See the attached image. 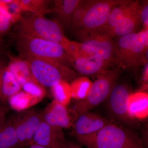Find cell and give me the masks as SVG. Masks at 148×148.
Masks as SVG:
<instances>
[{
	"mask_svg": "<svg viewBox=\"0 0 148 148\" xmlns=\"http://www.w3.org/2000/svg\"><path fill=\"white\" fill-rule=\"evenodd\" d=\"M19 10L33 14L43 15L53 12L49 8L51 1L47 0H16Z\"/></svg>",
	"mask_w": 148,
	"mask_h": 148,
	"instance_id": "19",
	"label": "cell"
},
{
	"mask_svg": "<svg viewBox=\"0 0 148 148\" xmlns=\"http://www.w3.org/2000/svg\"><path fill=\"white\" fill-rule=\"evenodd\" d=\"M10 119L21 145L25 147L33 144L36 131L43 120L41 114L30 110L14 115Z\"/></svg>",
	"mask_w": 148,
	"mask_h": 148,
	"instance_id": "7",
	"label": "cell"
},
{
	"mask_svg": "<svg viewBox=\"0 0 148 148\" xmlns=\"http://www.w3.org/2000/svg\"><path fill=\"white\" fill-rule=\"evenodd\" d=\"M25 148L24 147H22V148Z\"/></svg>",
	"mask_w": 148,
	"mask_h": 148,
	"instance_id": "34",
	"label": "cell"
},
{
	"mask_svg": "<svg viewBox=\"0 0 148 148\" xmlns=\"http://www.w3.org/2000/svg\"><path fill=\"white\" fill-rule=\"evenodd\" d=\"M142 5L138 2L135 7L121 23L108 33L106 36L113 38L136 33L142 24L141 18Z\"/></svg>",
	"mask_w": 148,
	"mask_h": 148,
	"instance_id": "14",
	"label": "cell"
},
{
	"mask_svg": "<svg viewBox=\"0 0 148 148\" xmlns=\"http://www.w3.org/2000/svg\"><path fill=\"white\" fill-rule=\"evenodd\" d=\"M55 148H65V147H64V146H60V147H57Z\"/></svg>",
	"mask_w": 148,
	"mask_h": 148,
	"instance_id": "32",
	"label": "cell"
},
{
	"mask_svg": "<svg viewBox=\"0 0 148 148\" xmlns=\"http://www.w3.org/2000/svg\"><path fill=\"white\" fill-rule=\"evenodd\" d=\"M81 0H55L52 10L61 19L65 27L71 26L72 16Z\"/></svg>",
	"mask_w": 148,
	"mask_h": 148,
	"instance_id": "17",
	"label": "cell"
},
{
	"mask_svg": "<svg viewBox=\"0 0 148 148\" xmlns=\"http://www.w3.org/2000/svg\"><path fill=\"white\" fill-rule=\"evenodd\" d=\"M92 83L88 78L81 77L76 78L71 85L73 98L82 100L87 96Z\"/></svg>",
	"mask_w": 148,
	"mask_h": 148,
	"instance_id": "22",
	"label": "cell"
},
{
	"mask_svg": "<svg viewBox=\"0 0 148 148\" xmlns=\"http://www.w3.org/2000/svg\"><path fill=\"white\" fill-rule=\"evenodd\" d=\"M43 120L53 127L61 128H69L71 125V121L65 106L55 101L42 114Z\"/></svg>",
	"mask_w": 148,
	"mask_h": 148,
	"instance_id": "15",
	"label": "cell"
},
{
	"mask_svg": "<svg viewBox=\"0 0 148 148\" xmlns=\"http://www.w3.org/2000/svg\"><path fill=\"white\" fill-rule=\"evenodd\" d=\"M25 91L33 95H40L42 92L40 87L34 82L26 83L23 85Z\"/></svg>",
	"mask_w": 148,
	"mask_h": 148,
	"instance_id": "26",
	"label": "cell"
},
{
	"mask_svg": "<svg viewBox=\"0 0 148 148\" xmlns=\"http://www.w3.org/2000/svg\"><path fill=\"white\" fill-rule=\"evenodd\" d=\"M76 137L88 148H145L137 135L111 123L95 133Z\"/></svg>",
	"mask_w": 148,
	"mask_h": 148,
	"instance_id": "2",
	"label": "cell"
},
{
	"mask_svg": "<svg viewBox=\"0 0 148 148\" xmlns=\"http://www.w3.org/2000/svg\"><path fill=\"white\" fill-rule=\"evenodd\" d=\"M148 63L145 64L144 70H143V80L144 81V82L145 83H147L148 82Z\"/></svg>",
	"mask_w": 148,
	"mask_h": 148,
	"instance_id": "30",
	"label": "cell"
},
{
	"mask_svg": "<svg viewBox=\"0 0 148 148\" xmlns=\"http://www.w3.org/2000/svg\"><path fill=\"white\" fill-rule=\"evenodd\" d=\"M72 148H80L79 147H73Z\"/></svg>",
	"mask_w": 148,
	"mask_h": 148,
	"instance_id": "33",
	"label": "cell"
},
{
	"mask_svg": "<svg viewBox=\"0 0 148 148\" xmlns=\"http://www.w3.org/2000/svg\"><path fill=\"white\" fill-rule=\"evenodd\" d=\"M4 69L5 67H4L2 62L0 60V106L8 107L6 99L3 95L2 90V81Z\"/></svg>",
	"mask_w": 148,
	"mask_h": 148,
	"instance_id": "28",
	"label": "cell"
},
{
	"mask_svg": "<svg viewBox=\"0 0 148 148\" xmlns=\"http://www.w3.org/2000/svg\"><path fill=\"white\" fill-rule=\"evenodd\" d=\"M92 1V0L81 1L72 16L70 27L73 32H77L82 29L84 18Z\"/></svg>",
	"mask_w": 148,
	"mask_h": 148,
	"instance_id": "23",
	"label": "cell"
},
{
	"mask_svg": "<svg viewBox=\"0 0 148 148\" xmlns=\"http://www.w3.org/2000/svg\"><path fill=\"white\" fill-rule=\"evenodd\" d=\"M148 30L143 29L137 33L134 42L130 47L125 60L121 67L123 68H135L144 64L148 52Z\"/></svg>",
	"mask_w": 148,
	"mask_h": 148,
	"instance_id": "10",
	"label": "cell"
},
{
	"mask_svg": "<svg viewBox=\"0 0 148 148\" xmlns=\"http://www.w3.org/2000/svg\"><path fill=\"white\" fill-rule=\"evenodd\" d=\"M14 38L16 49L23 58L56 61L67 67L71 65L64 47L59 44L16 34Z\"/></svg>",
	"mask_w": 148,
	"mask_h": 148,
	"instance_id": "3",
	"label": "cell"
},
{
	"mask_svg": "<svg viewBox=\"0 0 148 148\" xmlns=\"http://www.w3.org/2000/svg\"><path fill=\"white\" fill-rule=\"evenodd\" d=\"M34 143L47 148H55L64 145L62 129L53 127L42 120L34 136Z\"/></svg>",
	"mask_w": 148,
	"mask_h": 148,
	"instance_id": "12",
	"label": "cell"
},
{
	"mask_svg": "<svg viewBox=\"0 0 148 148\" xmlns=\"http://www.w3.org/2000/svg\"><path fill=\"white\" fill-rule=\"evenodd\" d=\"M141 18L143 29L148 30V2H145L142 5L141 11Z\"/></svg>",
	"mask_w": 148,
	"mask_h": 148,
	"instance_id": "27",
	"label": "cell"
},
{
	"mask_svg": "<svg viewBox=\"0 0 148 148\" xmlns=\"http://www.w3.org/2000/svg\"><path fill=\"white\" fill-rule=\"evenodd\" d=\"M12 18L4 3L0 1V32H6L12 23Z\"/></svg>",
	"mask_w": 148,
	"mask_h": 148,
	"instance_id": "25",
	"label": "cell"
},
{
	"mask_svg": "<svg viewBox=\"0 0 148 148\" xmlns=\"http://www.w3.org/2000/svg\"><path fill=\"white\" fill-rule=\"evenodd\" d=\"M29 148H47L44 146L40 145H37L36 143H33L31 145Z\"/></svg>",
	"mask_w": 148,
	"mask_h": 148,
	"instance_id": "31",
	"label": "cell"
},
{
	"mask_svg": "<svg viewBox=\"0 0 148 148\" xmlns=\"http://www.w3.org/2000/svg\"><path fill=\"white\" fill-rule=\"evenodd\" d=\"M22 147L10 119H5L0 126V148Z\"/></svg>",
	"mask_w": 148,
	"mask_h": 148,
	"instance_id": "18",
	"label": "cell"
},
{
	"mask_svg": "<svg viewBox=\"0 0 148 148\" xmlns=\"http://www.w3.org/2000/svg\"><path fill=\"white\" fill-rule=\"evenodd\" d=\"M126 0H92L84 18L82 30L90 31L103 27L114 8Z\"/></svg>",
	"mask_w": 148,
	"mask_h": 148,
	"instance_id": "8",
	"label": "cell"
},
{
	"mask_svg": "<svg viewBox=\"0 0 148 148\" xmlns=\"http://www.w3.org/2000/svg\"><path fill=\"white\" fill-rule=\"evenodd\" d=\"M131 94L126 85L116 84L108 97L111 113L116 119L128 124H131L133 119L128 112V101Z\"/></svg>",
	"mask_w": 148,
	"mask_h": 148,
	"instance_id": "9",
	"label": "cell"
},
{
	"mask_svg": "<svg viewBox=\"0 0 148 148\" xmlns=\"http://www.w3.org/2000/svg\"><path fill=\"white\" fill-rule=\"evenodd\" d=\"M24 58L35 80L46 87H53L62 80L68 82L78 75L73 70L56 61L33 57Z\"/></svg>",
	"mask_w": 148,
	"mask_h": 148,
	"instance_id": "4",
	"label": "cell"
},
{
	"mask_svg": "<svg viewBox=\"0 0 148 148\" xmlns=\"http://www.w3.org/2000/svg\"><path fill=\"white\" fill-rule=\"evenodd\" d=\"M21 87L8 68H5L2 81V90L5 99L6 97H11L18 93Z\"/></svg>",
	"mask_w": 148,
	"mask_h": 148,
	"instance_id": "21",
	"label": "cell"
},
{
	"mask_svg": "<svg viewBox=\"0 0 148 148\" xmlns=\"http://www.w3.org/2000/svg\"><path fill=\"white\" fill-rule=\"evenodd\" d=\"M79 42L71 41L70 60L78 57L95 56L113 64L116 62V43L110 37L94 36L86 37Z\"/></svg>",
	"mask_w": 148,
	"mask_h": 148,
	"instance_id": "5",
	"label": "cell"
},
{
	"mask_svg": "<svg viewBox=\"0 0 148 148\" xmlns=\"http://www.w3.org/2000/svg\"><path fill=\"white\" fill-rule=\"evenodd\" d=\"M120 68L107 70L97 75L90 91L84 99L77 101L74 107L75 118L88 112L108 98L119 76Z\"/></svg>",
	"mask_w": 148,
	"mask_h": 148,
	"instance_id": "6",
	"label": "cell"
},
{
	"mask_svg": "<svg viewBox=\"0 0 148 148\" xmlns=\"http://www.w3.org/2000/svg\"><path fill=\"white\" fill-rule=\"evenodd\" d=\"M71 63L76 71L86 76L97 75L112 65L95 56L73 58Z\"/></svg>",
	"mask_w": 148,
	"mask_h": 148,
	"instance_id": "13",
	"label": "cell"
},
{
	"mask_svg": "<svg viewBox=\"0 0 148 148\" xmlns=\"http://www.w3.org/2000/svg\"><path fill=\"white\" fill-rule=\"evenodd\" d=\"M51 88L55 101L64 106L69 103L72 97L71 85L69 83L65 81H61Z\"/></svg>",
	"mask_w": 148,
	"mask_h": 148,
	"instance_id": "24",
	"label": "cell"
},
{
	"mask_svg": "<svg viewBox=\"0 0 148 148\" xmlns=\"http://www.w3.org/2000/svg\"><path fill=\"white\" fill-rule=\"evenodd\" d=\"M20 85L27 82L37 83L32 76L30 69L25 61H13L8 67Z\"/></svg>",
	"mask_w": 148,
	"mask_h": 148,
	"instance_id": "20",
	"label": "cell"
},
{
	"mask_svg": "<svg viewBox=\"0 0 148 148\" xmlns=\"http://www.w3.org/2000/svg\"><path fill=\"white\" fill-rule=\"evenodd\" d=\"M9 110L10 108L8 107L0 106V126L3 122L6 114Z\"/></svg>",
	"mask_w": 148,
	"mask_h": 148,
	"instance_id": "29",
	"label": "cell"
},
{
	"mask_svg": "<svg viewBox=\"0 0 148 148\" xmlns=\"http://www.w3.org/2000/svg\"><path fill=\"white\" fill-rule=\"evenodd\" d=\"M128 112L132 119L147 117L148 114L147 93L139 92L131 94L128 101Z\"/></svg>",
	"mask_w": 148,
	"mask_h": 148,
	"instance_id": "16",
	"label": "cell"
},
{
	"mask_svg": "<svg viewBox=\"0 0 148 148\" xmlns=\"http://www.w3.org/2000/svg\"><path fill=\"white\" fill-rule=\"evenodd\" d=\"M16 34L24 35L57 43L64 47L67 55L70 53V42L58 22L43 15L27 14L21 15L14 28Z\"/></svg>",
	"mask_w": 148,
	"mask_h": 148,
	"instance_id": "1",
	"label": "cell"
},
{
	"mask_svg": "<svg viewBox=\"0 0 148 148\" xmlns=\"http://www.w3.org/2000/svg\"><path fill=\"white\" fill-rule=\"evenodd\" d=\"M110 123L101 116L88 111L75 118L73 132L75 137L89 135L97 132Z\"/></svg>",
	"mask_w": 148,
	"mask_h": 148,
	"instance_id": "11",
	"label": "cell"
}]
</instances>
